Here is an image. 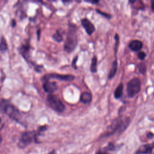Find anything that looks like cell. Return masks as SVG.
<instances>
[{
	"instance_id": "1",
	"label": "cell",
	"mask_w": 154,
	"mask_h": 154,
	"mask_svg": "<svg viewBox=\"0 0 154 154\" xmlns=\"http://www.w3.org/2000/svg\"><path fill=\"white\" fill-rule=\"evenodd\" d=\"M78 44L77 27L76 25L69 23L68 25V31L66 40L64 45V49L67 53L73 52Z\"/></svg>"
},
{
	"instance_id": "2",
	"label": "cell",
	"mask_w": 154,
	"mask_h": 154,
	"mask_svg": "<svg viewBox=\"0 0 154 154\" xmlns=\"http://www.w3.org/2000/svg\"><path fill=\"white\" fill-rule=\"evenodd\" d=\"M129 123L130 119L129 117L119 118L114 120L108 127L106 131L103 134V137L109 136L115 133L123 132L127 128Z\"/></svg>"
},
{
	"instance_id": "3",
	"label": "cell",
	"mask_w": 154,
	"mask_h": 154,
	"mask_svg": "<svg viewBox=\"0 0 154 154\" xmlns=\"http://www.w3.org/2000/svg\"><path fill=\"white\" fill-rule=\"evenodd\" d=\"M47 101L50 107L58 112H63L65 109V106L60 98L56 95L49 94L47 96Z\"/></svg>"
},
{
	"instance_id": "4",
	"label": "cell",
	"mask_w": 154,
	"mask_h": 154,
	"mask_svg": "<svg viewBox=\"0 0 154 154\" xmlns=\"http://www.w3.org/2000/svg\"><path fill=\"white\" fill-rule=\"evenodd\" d=\"M141 88V82L138 78H134L127 84L126 92L128 97H133L138 94Z\"/></svg>"
},
{
	"instance_id": "5",
	"label": "cell",
	"mask_w": 154,
	"mask_h": 154,
	"mask_svg": "<svg viewBox=\"0 0 154 154\" xmlns=\"http://www.w3.org/2000/svg\"><path fill=\"white\" fill-rule=\"evenodd\" d=\"M3 113H5L7 115H8L11 119L19 122V120L20 119V112L16 106H14L10 102H8L6 105L4 109Z\"/></svg>"
},
{
	"instance_id": "6",
	"label": "cell",
	"mask_w": 154,
	"mask_h": 154,
	"mask_svg": "<svg viewBox=\"0 0 154 154\" xmlns=\"http://www.w3.org/2000/svg\"><path fill=\"white\" fill-rule=\"evenodd\" d=\"M37 133L34 131H27L23 132L19 140V146L20 147H25L30 144L34 140L36 139Z\"/></svg>"
},
{
	"instance_id": "7",
	"label": "cell",
	"mask_w": 154,
	"mask_h": 154,
	"mask_svg": "<svg viewBox=\"0 0 154 154\" xmlns=\"http://www.w3.org/2000/svg\"><path fill=\"white\" fill-rule=\"evenodd\" d=\"M50 79H56L60 81L70 82L75 79V76L72 75H61V74L52 73L46 74L44 75L42 78V79L44 81H49Z\"/></svg>"
},
{
	"instance_id": "8",
	"label": "cell",
	"mask_w": 154,
	"mask_h": 154,
	"mask_svg": "<svg viewBox=\"0 0 154 154\" xmlns=\"http://www.w3.org/2000/svg\"><path fill=\"white\" fill-rule=\"evenodd\" d=\"M81 24L88 35H91L95 30V27L94 25L87 18L82 19Z\"/></svg>"
},
{
	"instance_id": "9",
	"label": "cell",
	"mask_w": 154,
	"mask_h": 154,
	"mask_svg": "<svg viewBox=\"0 0 154 154\" xmlns=\"http://www.w3.org/2000/svg\"><path fill=\"white\" fill-rule=\"evenodd\" d=\"M154 149V142L141 146L137 150L136 154H151Z\"/></svg>"
},
{
	"instance_id": "10",
	"label": "cell",
	"mask_w": 154,
	"mask_h": 154,
	"mask_svg": "<svg viewBox=\"0 0 154 154\" xmlns=\"http://www.w3.org/2000/svg\"><path fill=\"white\" fill-rule=\"evenodd\" d=\"M43 88L45 92L51 94L58 89V86L55 82L46 81L43 82Z\"/></svg>"
},
{
	"instance_id": "11",
	"label": "cell",
	"mask_w": 154,
	"mask_h": 154,
	"mask_svg": "<svg viewBox=\"0 0 154 154\" xmlns=\"http://www.w3.org/2000/svg\"><path fill=\"white\" fill-rule=\"evenodd\" d=\"M29 49H30V47H29V45L28 44L23 45L19 49L20 54L23 56V58H25L26 61H28L29 58Z\"/></svg>"
},
{
	"instance_id": "12",
	"label": "cell",
	"mask_w": 154,
	"mask_h": 154,
	"mask_svg": "<svg viewBox=\"0 0 154 154\" xmlns=\"http://www.w3.org/2000/svg\"><path fill=\"white\" fill-rule=\"evenodd\" d=\"M129 48L133 51H138L143 47V43L138 40H132L129 45Z\"/></svg>"
},
{
	"instance_id": "13",
	"label": "cell",
	"mask_w": 154,
	"mask_h": 154,
	"mask_svg": "<svg viewBox=\"0 0 154 154\" xmlns=\"http://www.w3.org/2000/svg\"><path fill=\"white\" fill-rule=\"evenodd\" d=\"M92 99V95L88 91L83 92L80 97V101L84 104L89 103Z\"/></svg>"
},
{
	"instance_id": "14",
	"label": "cell",
	"mask_w": 154,
	"mask_h": 154,
	"mask_svg": "<svg viewBox=\"0 0 154 154\" xmlns=\"http://www.w3.org/2000/svg\"><path fill=\"white\" fill-rule=\"evenodd\" d=\"M117 60H115L112 63L111 67V69L109 70V72L108 75V79H111L113 78L117 72Z\"/></svg>"
},
{
	"instance_id": "15",
	"label": "cell",
	"mask_w": 154,
	"mask_h": 154,
	"mask_svg": "<svg viewBox=\"0 0 154 154\" xmlns=\"http://www.w3.org/2000/svg\"><path fill=\"white\" fill-rule=\"evenodd\" d=\"M123 85L122 83H120L114 92V96L116 99H119L122 97L123 94Z\"/></svg>"
},
{
	"instance_id": "16",
	"label": "cell",
	"mask_w": 154,
	"mask_h": 154,
	"mask_svg": "<svg viewBox=\"0 0 154 154\" xmlns=\"http://www.w3.org/2000/svg\"><path fill=\"white\" fill-rule=\"evenodd\" d=\"M114 149V146L113 144L110 143L109 144H108V146H106V147H105L104 148L99 150L96 154H108L107 152L109 150H112Z\"/></svg>"
},
{
	"instance_id": "17",
	"label": "cell",
	"mask_w": 154,
	"mask_h": 154,
	"mask_svg": "<svg viewBox=\"0 0 154 154\" xmlns=\"http://www.w3.org/2000/svg\"><path fill=\"white\" fill-rule=\"evenodd\" d=\"M97 59L96 56H93L91 60V63L90 66V70L92 73H96L97 72Z\"/></svg>"
},
{
	"instance_id": "18",
	"label": "cell",
	"mask_w": 154,
	"mask_h": 154,
	"mask_svg": "<svg viewBox=\"0 0 154 154\" xmlns=\"http://www.w3.org/2000/svg\"><path fill=\"white\" fill-rule=\"evenodd\" d=\"M8 49V45L5 38L2 37L0 40V51L4 52Z\"/></svg>"
},
{
	"instance_id": "19",
	"label": "cell",
	"mask_w": 154,
	"mask_h": 154,
	"mask_svg": "<svg viewBox=\"0 0 154 154\" xmlns=\"http://www.w3.org/2000/svg\"><path fill=\"white\" fill-rule=\"evenodd\" d=\"M137 67L140 72L142 74H145L146 72V65L144 62H141L137 64Z\"/></svg>"
},
{
	"instance_id": "20",
	"label": "cell",
	"mask_w": 154,
	"mask_h": 154,
	"mask_svg": "<svg viewBox=\"0 0 154 154\" xmlns=\"http://www.w3.org/2000/svg\"><path fill=\"white\" fill-rule=\"evenodd\" d=\"M52 37L54 40L57 42H61L63 40V37L61 33L59 32L58 30H57L55 33H54L52 35Z\"/></svg>"
},
{
	"instance_id": "21",
	"label": "cell",
	"mask_w": 154,
	"mask_h": 154,
	"mask_svg": "<svg viewBox=\"0 0 154 154\" xmlns=\"http://www.w3.org/2000/svg\"><path fill=\"white\" fill-rule=\"evenodd\" d=\"M114 38H115V45H114V53L115 55H116L117 49H118V46H119V36L118 34H116L114 35Z\"/></svg>"
},
{
	"instance_id": "22",
	"label": "cell",
	"mask_w": 154,
	"mask_h": 154,
	"mask_svg": "<svg viewBox=\"0 0 154 154\" xmlns=\"http://www.w3.org/2000/svg\"><path fill=\"white\" fill-rule=\"evenodd\" d=\"M8 102H9V101L7 100H5V99L0 100V112H3L6 105Z\"/></svg>"
},
{
	"instance_id": "23",
	"label": "cell",
	"mask_w": 154,
	"mask_h": 154,
	"mask_svg": "<svg viewBox=\"0 0 154 154\" xmlns=\"http://www.w3.org/2000/svg\"><path fill=\"white\" fill-rule=\"evenodd\" d=\"M96 11H97V13H99L100 14H101L102 16H104L105 18H106V19H109L111 17V16L109 14L104 13V12H103V11H100V10H98V9H96Z\"/></svg>"
},
{
	"instance_id": "24",
	"label": "cell",
	"mask_w": 154,
	"mask_h": 154,
	"mask_svg": "<svg viewBox=\"0 0 154 154\" xmlns=\"http://www.w3.org/2000/svg\"><path fill=\"white\" fill-rule=\"evenodd\" d=\"M146 56V53H145L144 52H143V51H141V52H139L138 53V58H139L140 60H143L145 58Z\"/></svg>"
},
{
	"instance_id": "25",
	"label": "cell",
	"mask_w": 154,
	"mask_h": 154,
	"mask_svg": "<svg viewBox=\"0 0 154 154\" xmlns=\"http://www.w3.org/2000/svg\"><path fill=\"white\" fill-rule=\"evenodd\" d=\"M78 56H76L73 61H72V67L74 69H77V66H76V62H77V60H78Z\"/></svg>"
},
{
	"instance_id": "26",
	"label": "cell",
	"mask_w": 154,
	"mask_h": 154,
	"mask_svg": "<svg viewBox=\"0 0 154 154\" xmlns=\"http://www.w3.org/2000/svg\"><path fill=\"white\" fill-rule=\"evenodd\" d=\"M85 2H90V3H91V4H97V2H99V1H91V0H89V1H85Z\"/></svg>"
},
{
	"instance_id": "27",
	"label": "cell",
	"mask_w": 154,
	"mask_h": 154,
	"mask_svg": "<svg viewBox=\"0 0 154 154\" xmlns=\"http://www.w3.org/2000/svg\"><path fill=\"white\" fill-rule=\"evenodd\" d=\"M151 9L152 11L154 13V1H152L151 2Z\"/></svg>"
},
{
	"instance_id": "28",
	"label": "cell",
	"mask_w": 154,
	"mask_h": 154,
	"mask_svg": "<svg viewBox=\"0 0 154 154\" xmlns=\"http://www.w3.org/2000/svg\"><path fill=\"white\" fill-rule=\"evenodd\" d=\"M12 26H14L16 25V21L14 19H13L12 20Z\"/></svg>"
},
{
	"instance_id": "29",
	"label": "cell",
	"mask_w": 154,
	"mask_h": 154,
	"mask_svg": "<svg viewBox=\"0 0 154 154\" xmlns=\"http://www.w3.org/2000/svg\"><path fill=\"white\" fill-rule=\"evenodd\" d=\"M153 134L152 133H151V132H149L148 133V135H147V136H148V137H149V138H151L152 136H153Z\"/></svg>"
},
{
	"instance_id": "30",
	"label": "cell",
	"mask_w": 154,
	"mask_h": 154,
	"mask_svg": "<svg viewBox=\"0 0 154 154\" xmlns=\"http://www.w3.org/2000/svg\"><path fill=\"white\" fill-rule=\"evenodd\" d=\"M2 137L1 135L0 134V144H1V143L2 142Z\"/></svg>"
}]
</instances>
